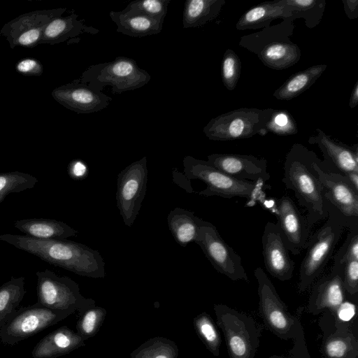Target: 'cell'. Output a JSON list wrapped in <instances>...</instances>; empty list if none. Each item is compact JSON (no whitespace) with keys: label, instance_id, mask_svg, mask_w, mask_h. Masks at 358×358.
Returning a JSON list of instances; mask_svg holds the SVG:
<instances>
[{"label":"cell","instance_id":"484cf974","mask_svg":"<svg viewBox=\"0 0 358 358\" xmlns=\"http://www.w3.org/2000/svg\"><path fill=\"white\" fill-rule=\"evenodd\" d=\"M14 227L27 236L42 240H64L78 234L77 230L64 222L52 219L31 218L17 220Z\"/></svg>","mask_w":358,"mask_h":358},{"label":"cell","instance_id":"f35d334b","mask_svg":"<svg viewBox=\"0 0 358 358\" xmlns=\"http://www.w3.org/2000/svg\"><path fill=\"white\" fill-rule=\"evenodd\" d=\"M265 130L278 136H290L298 133L293 116L287 110L273 109Z\"/></svg>","mask_w":358,"mask_h":358},{"label":"cell","instance_id":"f546056e","mask_svg":"<svg viewBox=\"0 0 358 358\" xmlns=\"http://www.w3.org/2000/svg\"><path fill=\"white\" fill-rule=\"evenodd\" d=\"M339 324V322H338ZM337 330L324 341L322 349L326 358H357L358 341L350 331L337 326Z\"/></svg>","mask_w":358,"mask_h":358},{"label":"cell","instance_id":"ab89813d","mask_svg":"<svg viewBox=\"0 0 358 358\" xmlns=\"http://www.w3.org/2000/svg\"><path fill=\"white\" fill-rule=\"evenodd\" d=\"M170 0H138L130 2L124 9L155 19L164 20Z\"/></svg>","mask_w":358,"mask_h":358},{"label":"cell","instance_id":"603a6c76","mask_svg":"<svg viewBox=\"0 0 358 358\" xmlns=\"http://www.w3.org/2000/svg\"><path fill=\"white\" fill-rule=\"evenodd\" d=\"M291 8L283 0L265 1L245 11L236 24L237 30L264 29L276 19L291 17Z\"/></svg>","mask_w":358,"mask_h":358},{"label":"cell","instance_id":"6da1fadb","mask_svg":"<svg viewBox=\"0 0 358 358\" xmlns=\"http://www.w3.org/2000/svg\"><path fill=\"white\" fill-rule=\"evenodd\" d=\"M0 240L79 275L93 278L106 275L105 262L99 252L83 243L10 234L0 235Z\"/></svg>","mask_w":358,"mask_h":358},{"label":"cell","instance_id":"ba28073f","mask_svg":"<svg viewBox=\"0 0 358 358\" xmlns=\"http://www.w3.org/2000/svg\"><path fill=\"white\" fill-rule=\"evenodd\" d=\"M273 108H241L212 118L203 131L212 141H234L265 136Z\"/></svg>","mask_w":358,"mask_h":358},{"label":"cell","instance_id":"ac0fdd59","mask_svg":"<svg viewBox=\"0 0 358 358\" xmlns=\"http://www.w3.org/2000/svg\"><path fill=\"white\" fill-rule=\"evenodd\" d=\"M52 96L59 104L77 113L98 112L108 106L112 101L111 97L79 79L54 89Z\"/></svg>","mask_w":358,"mask_h":358},{"label":"cell","instance_id":"30bf717a","mask_svg":"<svg viewBox=\"0 0 358 358\" xmlns=\"http://www.w3.org/2000/svg\"><path fill=\"white\" fill-rule=\"evenodd\" d=\"M37 303L52 310L78 312L80 315L95 306V301L84 297L78 284L67 276L46 269L37 271Z\"/></svg>","mask_w":358,"mask_h":358},{"label":"cell","instance_id":"d4e9b609","mask_svg":"<svg viewBox=\"0 0 358 358\" xmlns=\"http://www.w3.org/2000/svg\"><path fill=\"white\" fill-rule=\"evenodd\" d=\"M109 16L117 25L116 31L133 37H143L161 32L164 20L125 11H110Z\"/></svg>","mask_w":358,"mask_h":358},{"label":"cell","instance_id":"7c38bea8","mask_svg":"<svg viewBox=\"0 0 358 358\" xmlns=\"http://www.w3.org/2000/svg\"><path fill=\"white\" fill-rule=\"evenodd\" d=\"M200 246L213 268L233 281H249L240 255L221 237L216 227L201 220L197 238Z\"/></svg>","mask_w":358,"mask_h":358},{"label":"cell","instance_id":"4fadbf2b","mask_svg":"<svg viewBox=\"0 0 358 358\" xmlns=\"http://www.w3.org/2000/svg\"><path fill=\"white\" fill-rule=\"evenodd\" d=\"M148 170L147 157L136 161L117 176L116 201L124 224L131 227L145 195Z\"/></svg>","mask_w":358,"mask_h":358},{"label":"cell","instance_id":"5b68a950","mask_svg":"<svg viewBox=\"0 0 358 358\" xmlns=\"http://www.w3.org/2000/svg\"><path fill=\"white\" fill-rule=\"evenodd\" d=\"M327 212L325 222L310 236L301 263L298 283L301 294L310 289L321 276L347 228L344 219L329 201Z\"/></svg>","mask_w":358,"mask_h":358},{"label":"cell","instance_id":"60d3db41","mask_svg":"<svg viewBox=\"0 0 358 358\" xmlns=\"http://www.w3.org/2000/svg\"><path fill=\"white\" fill-rule=\"evenodd\" d=\"M344 290L350 296L358 292V260L350 259L344 265L343 273Z\"/></svg>","mask_w":358,"mask_h":358},{"label":"cell","instance_id":"ee69618b","mask_svg":"<svg viewBox=\"0 0 358 358\" xmlns=\"http://www.w3.org/2000/svg\"><path fill=\"white\" fill-rule=\"evenodd\" d=\"M345 15L350 20L358 17V0H342Z\"/></svg>","mask_w":358,"mask_h":358},{"label":"cell","instance_id":"5bb4252c","mask_svg":"<svg viewBox=\"0 0 358 358\" xmlns=\"http://www.w3.org/2000/svg\"><path fill=\"white\" fill-rule=\"evenodd\" d=\"M313 167L326 198L343 217L347 228L358 226V192L343 174L331 171L318 157Z\"/></svg>","mask_w":358,"mask_h":358},{"label":"cell","instance_id":"9c48e42d","mask_svg":"<svg viewBox=\"0 0 358 358\" xmlns=\"http://www.w3.org/2000/svg\"><path fill=\"white\" fill-rule=\"evenodd\" d=\"M150 75L141 69L134 59L119 56L113 61L89 66L79 80L92 88L101 91L107 85L113 93L134 90L146 85Z\"/></svg>","mask_w":358,"mask_h":358},{"label":"cell","instance_id":"7dc6e473","mask_svg":"<svg viewBox=\"0 0 358 358\" xmlns=\"http://www.w3.org/2000/svg\"><path fill=\"white\" fill-rule=\"evenodd\" d=\"M268 358H285V357H282V356H279V355H273V356L269 357Z\"/></svg>","mask_w":358,"mask_h":358},{"label":"cell","instance_id":"ffe728a7","mask_svg":"<svg viewBox=\"0 0 358 358\" xmlns=\"http://www.w3.org/2000/svg\"><path fill=\"white\" fill-rule=\"evenodd\" d=\"M308 138V142L317 145L324 157V163L332 171L345 174L358 173V144L347 145L327 135L321 129Z\"/></svg>","mask_w":358,"mask_h":358},{"label":"cell","instance_id":"7a4b0ae2","mask_svg":"<svg viewBox=\"0 0 358 358\" xmlns=\"http://www.w3.org/2000/svg\"><path fill=\"white\" fill-rule=\"evenodd\" d=\"M317 155L301 143H294L287 153L282 180L294 192L299 205L306 210L310 229L328 215V200L313 164Z\"/></svg>","mask_w":358,"mask_h":358},{"label":"cell","instance_id":"bcb514c9","mask_svg":"<svg viewBox=\"0 0 358 358\" xmlns=\"http://www.w3.org/2000/svg\"><path fill=\"white\" fill-rule=\"evenodd\" d=\"M348 179L352 187L358 192V173L350 172L343 174Z\"/></svg>","mask_w":358,"mask_h":358},{"label":"cell","instance_id":"d6a6232c","mask_svg":"<svg viewBox=\"0 0 358 358\" xmlns=\"http://www.w3.org/2000/svg\"><path fill=\"white\" fill-rule=\"evenodd\" d=\"M176 343L163 336L151 338L133 350L129 358H177Z\"/></svg>","mask_w":358,"mask_h":358},{"label":"cell","instance_id":"e0dca14e","mask_svg":"<svg viewBox=\"0 0 358 358\" xmlns=\"http://www.w3.org/2000/svg\"><path fill=\"white\" fill-rule=\"evenodd\" d=\"M207 162L222 172L240 180L265 183L270 179L267 161L250 155L214 153Z\"/></svg>","mask_w":358,"mask_h":358},{"label":"cell","instance_id":"4316f807","mask_svg":"<svg viewBox=\"0 0 358 358\" xmlns=\"http://www.w3.org/2000/svg\"><path fill=\"white\" fill-rule=\"evenodd\" d=\"M201 218L194 212L181 208L171 210L167 217L169 229L174 240L182 247L194 242L199 235Z\"/></svg>","mask_w":358,"mask_h":358},{"label":"cell","instance_id":"d6986e66","mask_svg":"<svg viewBox=\"0 0 358 358\" xmlns=\"http://www.w3.org/2000/svg\"><path fill=\"white\" fill-rule=\"evenodd\" d=\"M262 254L266 271L280 281L292 278L294 262L290 258L276 223L268 221L262 237Z\"/></svg>","mask_w":358,"mask_h":358},{"label":"cell","instance_id":"e575fe53","mask_svg":"<svg viewBox=\"0 0 358 358\" xmlns=\"http://www.w3.org/2000/svg\"><path fill=\"white\" fill-rule=\"evenodd\" d=\"M38 182L37 178L29 173L10 171L0 173V203L10 193H19L31 189Z\"/></svg>","mask_w":358,"mask_h":358},{"label":"cell","instance_id":"b9f144b4","mask_svg":"<svg viewBox=\"0 0 358 358\" xmlns=\"http://www.w3.org/2000/svg\"><path fill=\"white\" fill-rule=\"evenodd\" d=\"M15 70L24 76H39L43 73V68L40 61L34 58H24L16 63Z\"/></svg>","mask_w":358,"mask_h":358},{"label":"cell","instance_id":"83f0119b","mask_svg":"<svg viewBox=\"0 0 358 358\" xmlns=\"http://www.w3.org/2000/svg\"><path fill=\"white\" fill-rule=\"evenodd\" d=\"M327 64L308 67L291 76L273 94L280 101H289L308 90L327 69Z\"/></svg>","mask_w":358,"mask_h":358},{"label":"cell","instance_id":"8d00e7d4","mask_svg":"<svg viewBox=\"0 0 358 358\" xmlns=\"http://www.w3.org/2000/svg\"><path fill=\"white\" fill-rule=\"evenodd\" d=\"M349 229L343 245L334 257L331 271L343 273L346 262L350 259L358 260V226Z\"/></svg>","mask_w":358,"mask_h":358},{"label":"cell","instance_id":"277c9868","mask_svg":"<svg viewBox=\"0 0 358 358\" xmlns=\"http://www.w3.org/2000/svg\"><path fill=\"white\" fill-rule=\"evenodd\" d=\"M294 29V21L288 17L241 36L238 45L255 54L266 67L283 70L296 64L301 57V49L291 41Z\"/></svg>","mask_w":358,"mask_h":358},{"label":"cell","instance_id":"836d02e7","mask_svg":"<svg viewBox=\"0 0 358 358\" xmlns=\"http://www.w3.org/2000/svg\"><path fill=\"white\" fill-rule=\"evenodd\" d=\"M193 325L196 334L207 350L213 356L218 357L222 339L210 315L206 312L199 314L193 319Z\"/></svg>","mask_w":358,"mask_h":358},{"label":"cell","instance_id":"8992f818","mask_svg":"<svg viewBox=\"0 0 358 358\" xmlns=\"http://www.w3.org/2000/svg\"><path fill=\"white\" fill-rule=\"evenodd\" d=\"M184 173L188 179H198L206 188L198 192L205 196H217L225 199L241 197L256 201L264 194V183L251 182L236 179L213 166L207 161L192 156L182 160Z\"/></svg>","mask_w":358,"mask_h":358},{"label":"cell","instance_id":"f6af8a7d","mask_svg":"<svg viewBox=\"0 0 358 358\" xmlns=\"http://www.w3.org/2000/svg\"><path fill=\"white\" fill-rule=\"evenodd\" d=\"M358 104V81H356L349 100V106L350 108H355Z\"/></svg>","mask_w":358,"mask_h":358},{"label":"cell","instance_id":"44dd1931","mask_svg":"<svg viewBox=\"0 0 358 358\" xmlns=\"http://www.w3.org/2000/svg\"><path fill=\"white\" fill-rule=\"evenodd\" d=\"M312 287L308 313L316 315L327 309L335 316L338 308L345 301L343 273L331 271L320 277Z\"/></svg>","mask_w":358,"mask_h":358},{"label":"cell","instance_id":"4dcf8cb0","mask_svg":"<svg viewBox=\"0 0 358 358\" xmlns=\"http://www.w3.org/2000/svg\"><path fill=\"white\" fill-rule=\"evenodd\" d=\"M24 277L12 278L0 286V329L12 319L26 294Z\"/></svg>","mask_w":358,"mask_h":358},{"label":"cell","instance_id":"7402d4cb","mask_svg":"<svg viewBox=\"0 0 358 358\" xmlns=\"http://www.w3.org/2000/svg\"><path fill=\"white\" fill-rule=\"evenodd\" d=\"M85 345V341L66 326L61 327L41 338L34 348V358H57Z\"/></svg>","mask_w":358,"mask_h":358},{"label":"cell","instance_id":"f1b7e54d","mask_svg":"<svg viewBox=\"0 0 358 358\" xmlns=\"http://www.w3.org/2000/svg\"><path fill=\"white\" fill-rule=\"evenodd\" d=\"M225 0H187L182 14V27L185 29L201 27L216 19Z\"/></svg>","mask_w":358,"mask_h":358},{"label":"cell","instance_id":"d590c367","mask_svg":"<svg viewBox=\"0 0 358 358\" xmlns=\"http://www.w3.org/2000/svg\"><path fill=\"white\" fill-rule=\"evenodd\" d=\"M106 316V310L94 306L80 315L76 323V333L85 341L94 336L101 327Z\"/></svg>","mask_w":358,"mask_h":358},{"label":"cell","instance_id":"74e56055","mask_svg":"<svg viewBox=\"0 0 358 358\" xmlns=\"http://www.w3.org/2000/svg\"><path fill=\"white\" fill-rule=\"evenodd\" d=\"M241 71V62L238 55L231 49H227L221 62V77L224 87L234 90L238 82Z\"/></svg>","mask_w":358,"mask_h":358},{"label":"cell","instance_id":"2e32d148","mask_svg":"<svg viewBox=\"0 0 358 358\" xmlns=\"http://www.w3.org/2000/svg\"><path fill=\"white\" fill-rule=\"evenodd\" d=\"M275 215L286 248L294 255H299L306 248L310 236L306 216L286 195L278 200Z\"/></svg>","mask_w":358,"mask_h":358},{"label":"cell","instance_id":"8fae6325","mask_svg":"<svg viewBox=\"0 0 358 358\" xmlns=\"http://www.w3.org/2000/svg\"><path fill=\"white\" fill-rule=\"evenodd\" d=\"M73 313L69 310L50 309L37 303L21 308L0 329V341L4 345H14L53 326Z\"/></svg>","mask_w":358,"mask_h":358},{"label":"cell","instance_id":"3957f363","mask_svg":"<svg viewBox=\"0 0 358 358\" xmlns=\"http://www.w3.org/2000/svg\"><path fill=\"white\" fill-rule=\"evenodd\" d=\"M254 275L257 282L259 312L265 326L277 337L285 341H293L291 358H310L300 317L288 310L287 305L261 267L255 269Z\"/></svg>","mask_w":358,"mask_h":358},{"label":"cell","instance_id":"52a82bcc","mask_svg":"<svg viewBox=\"0 0 358 358\" xmlns=\"http://www.w3.org/2000/svg\"><path fill=\"white\" fill-rule=\"evenodd\" d=\"M217 325L224 334L229 358H254L262 329L254 318L225 304L213 306Z\"/></svg>","mask_w":358,"mask_h":358},{"label":"cell","instance_id":"cb8c5ba5","mask_svg":"<svg viewBox=\"0 0 358 358\" xmlns=\"http://www.w3.org/2000/svg\"><path fill=\"white\" fill-rule=\"evenodd\" d=\"M98 32V29L85 24L81 20H78V15L72 13L68 16H60L52 20L45 28L39 45H55L82 34H95Z\"/></svg>","mask_w":358,"mask_h":358},{"label":"cell","instance_id":"1f68e13d","mask_svg":"<svg viewBox=\"0 0 358 358\" xmlns=\"http://www.w3.org/2000/svg\"><path fill=\"white\" fill-rule=\"evenodd\" d=\"M292 10L291 20L303 18L310 29L317 27L324 13L326 0H283Z\"/></svg>","mask_w":358,"mask_h":358},{"label":"cell","instance_id":"7bdbcfd3","mask_svg":"<svg viewBox=\"0 0 358 358\" xmlns=\"http://www.w3.org/2000/svg\"><path fill=\"white\" fill-rule=\"evenodd\" d=\"M356 314V306L348 301H344L338 308L335 317L342 322L352 320Z\"/></svg>","mask_w":358,"mask_h":358},{"label":"cell","instance_id":"9a60e30c","mask_svg":"<svg viewBox=\"0 0 358 358\" xmlns=\"http://www.w3.org/2000/svg\"><path fill=\"white\" fill-rule=\"evenodd\" d=\"M65 8L38 10L22 14L6 23L0 31L10 47L34 48L39 45L43 32L54 18L60 17Z\"/></svg>","mask_w":358,"mask_h":358}]
</instances>
